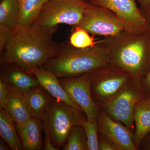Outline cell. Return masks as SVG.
Returning <instances> with one entry per match:
<instances>
[{"instance_id": "obj_1", "label": "cell", "mask_w": 150, "mask_h": 150, "mask_svg": "<svg viewBox=\"0 0 150 150\" xmlns=\"http://www.w3.org/2000/svg\"><path fill=\"white\" fill-rule=\"evenodd\" d=\"M52 33L33 23L15 27L1 57V64H12L29 72L41 67L58 56L61 49L52 40Z\"/></svg>"}, {"instance_id": "obj_2", "label": "cell", "mask_w": 150, "mask_h": 150, "mask_svg": "<svg viewBox=\"0 0 150 150\" xmlns=\"http://www.w3.org/2000/svg\"><path fill=\"white\" fill-rule=\"evenodd\" d=\"M104 40L110 50V64L142 79L150 68V31H124Z\"/></svg>"}, {"instance_id": "obj_3", "label": "cell", "mask_w": 150, "mask_h": 150, "mask_svg": "<svg viewBox=\"0 0 150 150\" xmlns=\"http://www.w3.org/2000/svg\"><path fill=\"white\" fill-rule=\"evenodd\" d=\"M110 64V50L103 39L92 48L78 49L71 46L61 49L58 56L44 65V69L60 79L90 73Z\"/></svg>"}, {"instance_id": "obj_4", "label": "cell", "mask_w": 150, "mask_h": 150, "mask_svg": "<svg viewBox=\"0 0 150 150\" xmlns=\"http://www.w3.org/2000/svg\"><path fill=\"white\" fill-rule=\"evenodd\" d=\"M86 119L84 112L55 98L41 118L45 136L59 149L67 142L73 127L83 125Z\"/></svg>"}, {"instance_id": "obj_5", "label": "cell", "mask_w": 150, "mask_h": 150, "mask_svg": "<svg viewBox=\"0 0 150 150\" xmlns=\"http://www.w3.org/2000/svg\"><path fill=\"white\" fill-rule=\"evenodd\" d=\"M91 5L84 0H48L42 6L34 23L53 34L59 25H79Z\"/></svg>"}, {"instance_id": "obj_6", "label": "cell", "mask_w": 150, "mask_h": 150, "mask_svg": "<svg viewBox=\"0 0 150 150\" xmlns=\"http://www.w3.org/2000/svg\"><path fill=\"white\" fill-rule=\"evenodd\" d=\"M148 98L141 79L133 78L112 98L99 108L110 118L119 121L134 133V109L140 100Z\"/></svg>"}, {"instance_id": "obj_7", "label": "cell", "mask_w": 150, "mask_h": 150, "mask_svg": "<svg viewBox=\"0 0 150 150\" xmlns=\"http://www.w3.org/2000/svg\"><path fill=\"white\" fill-rule=\"evenodd\" d=\"M78 26L92 35L105 38L113 37L124 31H147L121 18L109 10L92 4L86 11L82 21Z\"/></svg>"}, {"instance_id": "obj_8", "label": "cell", "mask_w": 150, "mask_h": 150, "mask_svg": "<svg viewBox=\"0 0 150 150\" xmlns=\"http://www.w3.org/2000/svg\"><path fill=\"white\" fill-rule=\"evenodd\" d=\"M90 74L92 96L99 108L133 78L125 70L110 64L100 67Z\"/></svg>"}, {"instance_id": "obj_9", "label": "cell", "mask_w": 150, "mask_h": 150, "mask_svg": "<svg viewBox=\"0 0 150 150\" xmlns=\"http://www.w3.org/2000/svg\"><path fill=\"white\" fill-rule=\"evenodd\" d=\"M60 83L72 100L81 108L88 120L96 121L100 111L92 96L90 73L60 78Z\"/></svg>"}, {"instance_id": "obj_10", "label": "cell", "mask_w": 150, "mask_h": 150, "mask_svg": "<svg viewBox=\"0 0 150 150\" xmlns=\"http://www.w3.org/2000/svg\"><path fill=\"white\" fill-rule=\"evenodd\" d=\"M96 121L98 134L111 141L117 150H138L134 132L123 123L113 120L100 109Z\"/></svg>"}, {"instance_id": "obj_11", "label": "cell", "mask_w": 150, "mask_h": 150, "mask_svg": "<svg viewBox=\"0 0 150 150\" xmlns=\"http://www.w3.org/2000/svg\"><path fill=\"white\" fill-rule=\"evenodd\" d=\"M137 0H94L91 4L109 10L123 20L132 23L147 31L150 26L137 6Z\"/></svg>"}, {"instance_id": "obj_12", "label": "cell", "mask_w": 150, "mask_h": 150, "mask_svg": "<svg viewBox=\"0 0 150 150\" xmlns=\"http://www.w3.org/2000/svg\"><path fill=\"white\" fill-rule=\"evenodd\" d=\"M29 72L35 76L40 85L54 98L63 101L84 112L65 91L59 78L54 73L41 67L33 68Z\"/></svg>"}, {"instance_id": "obj_13", "label": "cell", "mask_w": 150, "mask_h": 150, "mask_svg": "<svg viewBox=\"0 0 150 150\" xmlns=\"http://www.w3.org/2000/svg\"><path fill=\"white\" fill-rule=\"evenodd\" d=\"M16 126L23 150L42 149L43 130L40 119L32 117L26 123Z\"/></svg>"}, {"instance_id": "obj_14", "label": "cell", "mask_w": 150, "mask_h": 150, "mask_svg": "<svg viewBox=\"0 0 150 150\" xmlns=\"http://www.w3.org/2000/svg\"><path fill=\"white\" fill-rule=\"evenodd\" d=\"M8 87V96L3 108L8 112L16 125H22L32 118L27 100L23 93Z\"/></svg>"}, {"instance_id": "obj_15", "label": "cell", "mask_w": 150, "mask_h": 150, "mask_svg": "<svg viewBox=\"0 0 150 150\" xmlns=\"http://www.w3.org/2000/svg\"><path fill=\"white\" fill-rule=\"evenodd\" d=\"M134 121V142L138 150L142 141L150 133V98H145L136 105Z\"/></svg>"}, {"instance_id": "obj_16", "label": "cell", "mask_w": 150, "mask_h": 150, "mask_svg": "<svg viewBox=\"0 0 150 150\" xmlns=\"http://www.w3.org/2000/svg\"><path fill=\"white\" fill-rule=\"evenodd\" d=\"M14 66L3 71L1 75V79L9 86L24 93L40 85L33 74Z\"/></svg>"}, {"instance_id": "obj_17", "label": "cell", "mask_w": 150, "mask_h": 150, "mask_svg": "<svg viewBox=\"0 0 150 150\" xmlns=\"http://www.w3.org/2000/svg\"><path fill=\"white\" fill-rule=\"evenodd\" d=\"M31 116L41 120L54 98L40 85L23 93Z\"/></svg>"}, {"instance_id": "obj_18", "label": "cell", "mask_w": 150, "mask_h": 150, "mask_svg": "<svg viewBox=\"0 0 150 150\" xmlns=\"http://www.w3.org/2000/svg\"><path fill=\"white\" fill-rule=\"evenodd\" d=\"M0 135L13 150H23L14 121L3 108H0Z\"/></svg>"}, {"instance_id": "obj_19", "label": "cell", "mask_w": 150, "mask_h": 150, "mask_svg": "<svg viewBox=\"0 0 150 150\" xmlns=\"http://www.w3.org/2000/svg\"><path fill=\"white\" fill-rule=\"evenodd\" d=\"M19 13L15 27L29 26L35 22L43 0H18Z\"/></svg>"}, {"instance_id": "obj_20", "label": "cell", "mask_w": 150, "mask_h": 150, "mask_svg": "<svg viewBox=\"0 0 150 150\" xmlns=\"http://www.w3.org/2000/svg\"><path fill=\"white\" fill-rule=\"evenodd\" d=\"M19 13L18 0H1L0 25L15 28L17 23Z\"/></svg>"}, {"instance_id": "obj_21", "label": "cell", "mask_w": 150, "mask_h": 150, "mask_svg": "<svg viewBox=\"0 0 150 150\" xmlns=\"http://www.w3.org/2000/svg\"><path fill=\"white\" fill-rule=\"evenodd\" d=\"M74 28L69 38V44L71 47L78 49H86L96 46L101 40H96L87 31L79 26Z\"/></svg>"}, {"instance_id": "obj_22", "label": "cell", "mask_w": 150, "mask_h": 150, "mask_svg": "<svg viewBox=\"0 0 150 150\" xmlns=\"http://www.w3.org/2000/svg\"><path fill=\"white\" fill-rule=\"evenodd\" d=\"M62 149L64 150H88L86 132L83 125L73 127Z\"/></svg>"}, {"instance_id": "obj_23", "label": "cell", "mask_w": 150, "mask_h": 150, "mask_svg": "<svg viewBox=\"0 0 150 150\" xmlns=\"http://www.w3.org/2000/svg\"><path fill=\"white\" fill-rule=\"evenodd\" d=\"M85 131L88 150H98V131L97 121L86 119L83 124Z\"/></svg>"}, {"instance_id": "obj_24", "label": "cell", "mask_w": 150, "mask_h": 150, "mask_svg": "<svg viewBox=\"0 0 150 150\" xmlns=\"http://www.w3.org/2000/svg\"><path fill=\"white\" fill-rule=\"evenodd\" d=\"M14 28L0 25V51L3 52L13 33Z\"/></svg>"}, {"instance_id": "obj_25", "label": "cell", "mask_w": 150, "mask_h": 150, "mask_svg": "<svg viewBox=\"0 0 150 150\" xmlns=\"http://www.w3.org/2000/svg\"><path fill=\"white\" fill-rule=\"evenodd\" d=\"M98 150H117L115 144L110 140L98 134Z\"/></svg>"}, {"instance_id": "obj_26", "label": "cell", "mask_w": 150, "mask_h": 150, "mask_svg": "<svg viewBox=\"0 0 150 150\" xmlns=\"http://www.w3.org/2000/svg\"><path fill=\"white\" fill-rule=\"evenodd\" d=\"M9 89L8 84L0 79V108H3L8 96Z\"/></svg>"}, {"instance_id": "obj_27", "label": "cell", "mask_w": 150, "mask_h": 150, "mask_svg": "<svg viewBox=\"0 0 150 150\" xmlns=\"http://www.w3.org/2000/svg\"><path fill=\"white\" fill-rule=\"evenodd\" d=\"M141 83L148 98H150V68L141 79Z\"/></svg>"}, {"instance_id": "obj_28", "label": "cell", "mask_w": 150, "mask_h": 150, "mask_svg": "<svg viewBox=\"0 0 150 150\" xmlns=\"http://www.w3.org/2000/svg\"><path fill=\"white\" fill-rule=\"evenodd\" d=\"M42 149L44 150H59L51 142V140L48 137L45 136L43 142V147Z\"/></svg>"}, {"instance_id": "obj_29", "label": "cell", "mask_w": 150, "mask_h": 150, "mask_svg": "<svg viewBox=\"0 0 150 150\" xmlns=\"http://www.w3.org/2000/svg\"><path fill=\"white\" fill-rule=\"evenodd\" d=\"M141 8L149 9L150 7V0H137Z\"/></svg>"}, {"instance_id": "obj_30", "label": "cell", "mask_w": 150, "mask_h": 150, "mask_svg": "<svg viewBox=\"0 0 150 150\" xmlns=\"http://www.w3.org/2000/svg\"><path fill=\"white\" fill-rule=\"evenodd\" d=\"M141 8L142 11V13L144 15L145 18L146 19L147 21H148V23L149 24L150 26V10L146 9Z\"/></svg>"}, {"instance_id": "obj_31", "label": "cell", "mask_w": 150, "mask_h": 150, "mask_svg": "<svg viewBox=\"0 0 150 150\" xmlns=\"http://www.w3.org/2000/svg\"><path fill=\"white\" fill-rule=\"evenodd\" d=\"M11 149L10 147L4 140L0 141V150H8Z\"/></svg>"}, {"instance_id": "obj_32", "label": "cell", "mask_w": 150, "mask_h": 150, "mask_svg": "<svg viewBox=\"0 0 150 150\" xmlns=\"http://www.w3.org/2000/svg\"><path fill=\"white\" fill-rule=\"evenodd\" d=\"M144 147L145 148V149L150 150V137H149V139H148L146 143L145 144Z\"/></svg>"}, {"instance_id": "obj_33", "label": "cell", "mask_w": 150, "mask_h": 150, "mask_svg": "<svg viewBox=\"0 0 150 150\" xmlns=\"http://www.w3.org/2000/svg\"><path fill=\"white\" fill-rule=\"evenodd\" d=\"M48 1V0H43V2H42V6H43V5L46 2H47V1Z\"/></svg>"}, {"instance_id": "obj_34", "label": "cell", "mask_w": 150, "mask_h": 150, "mask_svg": "<svg viewBox=\"0 0 150 150\" xmlns=\"http://www.w3.org/2000/svg\"><path fill=\"white\" fill-rule=\"evenodd\" d=\"M84 1H86L87 2L91 3L92 1H94V0H84Z\"/></svg>"}, {"instance_id": "obj_35", "label": "cell", "mask_w": 150, "mask_h": 150, "mask_svg": "<svg viewBox=\"0 0 150 150\" xmlns=\"http://www.w3.org/2000/svg\"><path fill=\"white\" fill-rule=\"evenodd\" d=\"M148 9L150 10V7L149 8V9Z\"/></svg>"}]
</instances>
